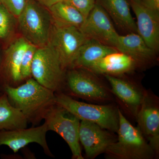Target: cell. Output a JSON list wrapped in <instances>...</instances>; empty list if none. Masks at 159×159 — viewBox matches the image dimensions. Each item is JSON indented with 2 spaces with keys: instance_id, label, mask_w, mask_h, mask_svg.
<instances>
[{
  "instance_id": "6da1fadb",
  "label": "cell",
  "mask_w": 159,
  "mask_h": 159,
  "mask_svg": "<svg viewBox=\"0 0 159 159\" xmlns=\"http://www.w3.org/2000/svg\"><path fill=\"white\" fill-rule=\"evenodd\" d=\"M2 91L6 93L11 105L18 109L33 126L44 120L56 104L55 93L41 85L32 77L18 86H6Z\"/></svg>"
},
{
  "instance_id": "52a82bcc",
  "label": "cell",
  "mask_w": 159,
  "mask_h": 159,
  "mask_svg": "<svg viewBox=\"0 0 159 159\" xmlns=\"http://www.w3.org/2000/svg\"><path fill=\"white\" fill-rule=\"evenodd\" d=\"M44 120L48 131L55 132L66 142L72 152V158L84 159L80 145V119L55 104Z\"/></svg>"
},
{
  "instance_id": "277c9868",
  "label": "cell",
  "mask_w": 159,
  "mask_h": 159,
  "mask_svg": "<svg viewBox=\"0 0 159 159\" xmlns=\"http://www.w3.org/2000/svg\"><path fill=\"white\" fill-rule=\"evenodd\" d=\"M42 6L34 0H28L17 17L22 37L38 48L48 43L53 25L50 11Z\"/></svg>"
},
{
  "instance_id": "d6986e66",
  "label": "cell",
  "mask_w": 159,
  "mask_h": 159,
  "mask_svg": "<svg viewBox=\"0 0 159 159\" xmlns=\"http://www.w3.org/2000/svg\"><path fill=\"white\" fill-rule=\"evenodd\" d=\"M118 51L114 47L96 40L87 38L80 49L72 68H79L87 70L99 60Z\"/></svg>"
},
{
  "instance_id": "83f0119b",
  "label": "cell",
  "mask_w": 159,
  "mask_h": 159,
  "mask_svg": "<svg viewBox=\"0 0 159 159\" xmlns=\"http://www.w3.org/2000/svg\"><path fill=\"white\" fill-rule=\"evenodd\" d=\"M130 1H133V2H134L142 4V2H141V0H130Z\"/></svg>"
},
{
  "instance_id": "30bf717a",
  "label": "cell",
  "mask_w": 159,
  "mask_h": 159,
  "mask_svg": "<svg viewBox=\"0 0 159 159\" xmlns=\"http://www.w3.org/2000/svg\"><path fill=\"white\" fill-rule=\"evenodd\" d=\"M79 29L87 38L114 48L119 35L106 11L96 3Z\"/></svg>"
},
{
  "instance_id": "f1b7e54d",
  "label": "cell",
  "mask_w": 159,
  "mask_h": 159,
  "mask_svg": "<svg viewBox=\"0 0 159 159\" xmlns=\"http://www.w3.org/2000/svg\"><path fill=\"white\" fill-rule=\"evenodd\" d=\"M0 61H1V57H0ZM2 93V91L0 90V95H1Z\"/></svg>"
},
{
  "instance_id": "2e32d148",
  "label": "cell",
  "mask_w": 159,
  "mask_h": 159,
  "mask_svg": "<svg viewBox=\"0 0 159 159\" xmlns=\"http://www.w3.org/2000/svg\"><path fill=\"white\" fill-rule=\"evenodd\" d=\"M137 65L132 58L118 51L99 60L87 70L94 74L116 76L133 70Z\"/></svg>"
},
{
  "instance_id": "9a60e30c",
  "label": "cell",
  "mask_w": 159,
  "mask_h": 159,
  "mask_svg": "<svg viewBox=\"0 0 159 159\" xmlns=\"http://www.w3.org/2000/svg\"><path fill=\"white\" fill-rule=\"evenodd\" d=\"M111 92L136 117L145 96V92L126 80L110 75H104Z\"/></svg>"
},
{
  "instance_id": "8fae6325",
  "label": "cell",
  "mask_w": 159,
  "mask_h": 159,
  "mask_svg": "<svg viewBox=\"0 0 159 159\" xmlns=\"http://www.w3.org/2000/svg\"><path fill=\"white\" fill-rule=\"evenodd\" d=\"M48 131L45 123L29 128L0 131V146L6 145L16 153L31 143H37L49 157H54L49 148L46 135Z\"/></svg>"
},
{
  "instance_id": "5b68a950",
  "label": "cell",
  "mask_w": 159,
  "mask_h": 159,
  "mask_svg": "<svg viewBox=\"0 0 159 159\" xmlns=\"http://www.w3.org/2000/svg\"><path fill=\"white\" fill-rule=\"evenodd\" d=\"M65 72L58 54L49 43L37 48L31 66L33 79L46 88L59 93L64 85Z\"/></svg>"
},
{
  "instance_id": "d4e9b609",
  "label": "cell",
  "mask_w": 159,
  "mask_h": 159,
  "mask_svg": "<svg viewBox=\"0 0 159 159\" xmlns=\"http://www.w3.org/2000/svg\"><path fill=\"white\" fill-rule=\"evenodd\" d=\"M28 0H0L2 5L16 17L19 16Z\"/></svg>"
},
{
  "instance_id": "484cf974",
  "label": "cell",
  "mask_w": 159,
  "mask_h": 159,
  "mask_svg": "<svg viewBox=\"0 0 159 159\" xmlns=\"http://www.w3.org/2000/svg\"><path fill=\"white\" fill-rule=\"evenodd\" d=\"M141 2L142 5L148 9L159 11V0H141Z\"/></svg>"
},
{
  "instance_id": "5bb4252c",
  "label": "cell",
  "mask_w": 159,
  "mask_h": 159,
  "mask_svg": "<svg viewBox=\"0 0 159 159\" xmlns=\"http://www.w3.org/2000/svg\"><path fill=\"white\" fill-rule=\"evenodd\" d=\"M130 6L137 17V33L157 53L159 48V11L131 1Z\"/></svg>"
},
{
  "instance_id": "7a4b0ae2",
  "label": "cell",
  "mask_w": 159,
  "mask_h": 159,
  "mask_svg": "<svg viewBox=\"0 0 159 159\" xmlns=\"http://www.w3.org/2000/svg\"><path fill=\"white\" fill-rule=\"evenodd\" d=\"M118 138L105 152L111 159H152L157 155L138 127H134L118 108Z\"/></svg>"
},
{
  "instance_id": "cb8c5ba5",
  "label": "cell",
  "mask_w": 159,
  "mask_h": 159,
  "mask_svg": "<svg viewBox=\"0 0 159 159\" xmlns=\"http://www.w3.org/2000/svg\"><path fill=\"white\" fill-rule=\"evenodd\" d=\"M64 2L77 9L85 19L96 5L95 0H65Z\"/></svg>"
},
{
  "instance_id": "e0dca14e",
  "label": "cell",
  "mask_w": 159,
  "mask_h": 159,
  "mask_svg": "<svg viewBox=\"0 0 159 159\" xmlns=\"http://www.w3.org/2000/svg\"><path fill=\"white\" fill-rule=\"evenodd\" d=\"M115 48L132 58L138 64L150 61L156 54L138 33L134 32L119 35Z\"/></svg>"
},
{
  "instance_id": "3957f363",
  "label": "cell",
  "mask_w": 159,
  "mask_h": 159,
  "mask_svg": "<svg viewBox=\"0 0 159 159\" xmlns=\"http://www.w3.org/2000/svg\"><path fill=\"white\" fill-rule=\"evenodd\" d=\"M55 103L81 120L96 123L117 133L119 126L118 108L111 105H95L80 102L63 92L55 93Z\"/></svg>"
},
{
  "instance_id": "7402d4cb",
  "label": "cell",
  "mask_w": 159,
  "mask_h": 159,
  "mask_svg": "<svg viewBox=\"0 0 159 159\" xmlns=\"http://www.w3.org/2000/svg\"><path fill=\"white\" fill-rule=\"evenodd\" d=\"M18 26L17 18L0 4V39L6 40L12 37Z\"/></svg>"
},
{
  "instance_id": "ffe728a7",
  "label": "cell",
  "mask_w": 159,
  "mask_h": 159,
  "mask_svg": "<svg viewBox=\"0 0 159 159\" xmlns=\"http://www.w3.org/2000/svg\"><path fill=\"white\" fill-rule=\"evenodd\" d=\"M28 121L17 108L11 105L6 93L0 95V131L27 128Z\"/></svg>"
},
{
  "instance_id": "ba28073f",
  "label": "cell",
  "mask_w": 159,
  "mask_h": 159,
  "mask_svg": "<svg viewBox=\"0 0 159 159\" xmlns=\"http://www.w3.org/2000/svg\"><path fill=\"white\" fill-rule=\"evenodd\" d=\"M70 69L65 79L67 95L92 101H105L110 99L108 90L94 73L79 68Z\"/></svg>"
},
{
  "instance_id": "4fadbf2b",
  "label": "cell",
  "mask_w": 159,
  "mask_h": 159,
  "mask_svg": "<svg viewBox=\"0 0 159 159\" xmlns=\"http://www.w3.org/2000/svg\"><path fill=\"white\" fill-rule=\"evenodd\" d=\"M110 132L96 123L80 121L79 141L88 158L94 159L105 153L109 146L116 141L117 138Z\"/></svg>"
},
{
  "instance_id": "7c38bea8",
  "label": "cell",
  "mask_w": 159,
  "mask_h": 159,
  "mask_svg": "<svg viewBox=\"0 0 159 159\" xmlns=\"http://www.w3.org/2000/svg\"><path fill=\"white\" fill-rule=\"evenodd\" d=\"M136 118L138 128L157 155L159 152V107L157 98L145 92Z\"/></svg>"
},
{
  "instance_id": "9c48e42d",
  "label": "cell",
  "mask_w": 159,
  "mask_h": 159,
  "mask_svg": "<svg viewBox=\"0 0 159 159\" xmlns=\"http://www.w3.org/2000/svg\"><path fill=\"white\" fill-rule=\"evenodd\" d=\"M29 43L23 37L14 40L5 50L0 61V90L6 86L16 87L23 83L21 63Z\"/></svg>"
},
{
  "instance_id": "ac0fdd59",
  "label": "cell",
  "mask_w": 159,
  "mask_h": 159,
  "mask_svg": "<svg viewBox=\"0 0 159 159\" xmlns=\"http://www.w3.org/2000/svg\"><path fill=\"white\" fill-rule=\"evenodd\" d=\"M117 26L129 33H137L136 23L130 12L127 0H95Z\"/></svg>"
},
{
  "instance_id": "603a6c76",
  "label": "cell",
  "mask_w": 159,
  "mask_h": 159,
  "mask_svg": "<svg viewBox=\"0 0 159 159\" xmlns=\"http://www.w3.org/2000/svg\"><path fill=\"white\" fill-rule=\"evenodd\" d=\"M37 48L36 46L29 43L23 55L20 71L22 78L25 82L27 80L32 77L31 66L34 54Z\"/></svg>"
},
{
  "instance_id": "44dd1931",
  "label": "cell",
  "mask_w": 159,
  "mask_h": 159,
  "mask_svg": "<svg viewBox=\"0 0 159 159\" xmlns=\"http://www.w3.org/2000/svg\"><path fill=\"white\" fill-rule=\"evenodd\" d=\"M48 9L53 21L61 25L80 28L85 20L77 9L64 1L56 3Z\"/></svg>"
},
{
  "instance_id": "8992f818",
  "label": "cell",
  "mask_w": 159,
  "mask_h": 159,
  "mask_svg": "<svg viewBox=\"0 0 159 159\" xmlns=\"http://www.w3.org/2000/svg\"><path fill=\"white\" fill-rule=\"evenodd\" d=\"M87 39L79 28L61 25L53 20L49 43L58 54L64 70L72 68Z\"/></svg>"
},
{
  "instance_id": "4316f807",
  "label": "cell",
  "mask_w": 159,
  "mask_h": 159,
  "mask_svg": "<svg viewBox=\"0 0 159 159\" xmlns=\"http://www.w3.org/2000/svg\"><path fill=\"white\" fill-rule=\"evenodd\" d=\"M40 5L47 7L48 9L51 6L59 2H64L65 0H37Z\"/></svg>"
},
{
  "instance_id": "f546056e",
  "label": "cell",
  "mask_w": 159,
  "mask_h": 159,
  "mask_svg": "<svg viewBox=\"0 0 159 159\" xmlns=\"http://www.w3.org/2000/svg\"><path fill=\"white\" fill-rule=\"evenodd\" d=\"M0 4H1V2H0Z\"/></svg>"
}]
</instances>
